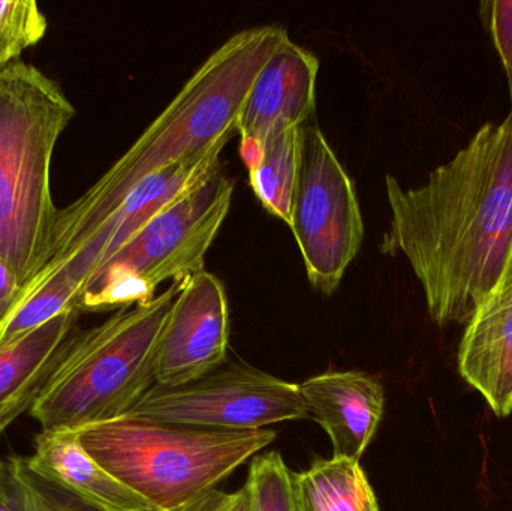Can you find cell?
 <instances>
[{
    "mask_svg": "<svg viewBox=\"0 0 512 511\" xmlns=\"http://www.w3.org/2000/svg\"><path fill=\"white\" fill-rule=\"evenodd\" d=\"M459 371L498 417L512 413V267L466 324Z\"/></svg>",
    "mask_w": 512,
    "mask_h": 511,
    "instance_id": "4fadbf2b",
    "label": "cell"
},
{
    "mask_svg": "<svg viewBox=\"0 0 512 511\" xmlns=\"http://www.w3.org/2000/svg\"><path fill=\"white\" fill-rule=\"evenodd\" d=\"M47 27V18L35 0H0V69L38 44Z\"/></svg>",
    "mask_w": 512,
    "mask_h": 511,
    "instance_id": "d6986e66",
    "label": "cell"
},
{
    "mask_svg": "<svg viewBox=\"0 0 512 511\" xmlns=\"http://www.w3.org/2000/svg\"><path fill=\"white\" fill-rule=\"evenodd\" d=\"M176 511H254L252 510L251 495L248 486L239 491L222 492L219 489L207 492L198 500L192 501L188 506Z\"/></svg>",
    "mask_w": 512,
    "mask_h": 511,
    "instance_id": "7402d4cb",
    "label": "cell"
},
{
    "mask_svg": "<svg viewBox=\"0 0 512 511\" xmlns=\"http://www.w3.org/2000/svg\"><path fill=\"white\" fill-rule=\"evenodd\" d=\"M292 474L279 452L256 456L246 486L254 511H297Z\"/></svg>",
    "mask_w": 512,
    "mask_h": 511,
    "instance_id": "ffe728a7",
    "label": "cell"
},
{
    "mask_svg": "<svg viewBox=\"0 0 512 511\" xmlns=\"http://www.w3.org/2000/svg\"><path fill=\"white\" fill-rule=\"evenodd\" d=\"M233 194L234 180L219 164L99 267L78 299V311L150 302L165 281L203 270L207 252L230 213Z\"/></svg>",
    "mask_w": 512,
    "mask_h": 511,
    "instance_id": "8992f818",
    "label": "cell"
},
{
    "mask_svg": "<svg viewBox=\"0 0 512 511\" xmlns=\"http://www.w3.org/2000/svg\"><path fill=\"white\" fill-rule=\"evenodd\" d=\"M84 449L153 511H176L216 489L273 443L276 431H219L123 416L78 429Z\"/></svg>",
    "mask_w": 512,
    "mask_h": 511,
    "instance_id": "5b68a950",
    "label": "cell"
},
{
    "mask_svg": "<svg viewBox=\"0 0 512 511\" xmlns=\"http://www.w3.org/2000/svg\"><path fill=\"white\" fill-rule=\"evenodd\" d=\"M23 288L18 284L8 264L0 258V324L11 314L14 306L20 300Z\"/></svg>",
    "mask_w": 512,
    "mask_h": 511,
    "instance_id": "603a6c76",
    "label": "cell"
},
{
    "mask_svg": "<svg viewBox=\"0 0 512 511\" xmlns=\"http://www.w3.org/2000/svg\"><path fill=\"white\" fill-rule=\"evenodd\" d=\"M288 38V32L274 24L249 27L213 51L128 152L86 194L59 210L50 260L39 273L65 263L125 195L150 174L221 155L237 132L256 74Z\"/></svg>",
    "mask_w": 512,
    "mask_h": 511,
    "instance_id": "7a4b0ae2",
    "label": "cell"
},
{
    "mask_svg": "<svg viewBox=\"0 0 512 511\" xmlns=\"http://www.w3.org/2000/svg\"><path fill=\"white\" fill-rule=\"evenodd\" d=\"M219 156L209 155L197 161L171 165L141 180L65 263L51 272L41 273L32 282L60 273L78 288L81 296L87 282L98 272L99 267L113 257L150 219L203 182L221 164Z\"/></svg>",
    "mask_w": 512,
    "mask_h": 511,
    "instance_id": "30bf717a",
    "label": "cell"
},
{
    "mask_svg": "<svg viewBox=\"0 0 512 511\" xmlns=\"http://www.w3.org/2000/svg\"><path fill=\"white\" fill-rule=\"evenodd\" d=\"M481 8L510 80L512 77V0L483 2Z\"/></svg>",
    "mask_w": 512,
    "mask_h": 511,
    "instance_id": "44dd1931",
    "label": "cell"
},
{
    "mask_svg": "<svg viewBox=\"0 0 512 511\" xmlns=\"http://www.w3.org/2000/svg\"><path fill=\"white\" fill-rule=\"evenodd\" d=\"M78 311H66L0 347V434L32 410L74 341Z\"/></svg>",
    "mask_w": 512,
    "mask_h": 511,
    "instance_id": "9a60e30c",
    "label": "cell"
},
{
    "mask_svg": "<svg viewBox=\"0 0 512 511\" xmlns=\"http://www.w3.org/2000/svg\"><path fill=\"white\" fill-rule=\"evenodd\" d=\"M125 416L219 431H258L306 419L297 384L246 363H228L191 383L155 384Z\"/></svg>",
    "mask_w": 512,
    "mask_h": 511,
    "instance_id": "ba28073f",
    "label": "cell"
},
{
    "mask_svg": "<svg viewBox=\"0 0 512 511\" xmlns=\"http://www.w3.org/2000/svg\"><path fill=\"white\" fill-rule=\"evenodd\" d=\"M182 279L75 335L30 416L42 431H78L128 414L156 384L162 330Z\"/></svg>",
    "mask_w": 512,
    "mask_h": 511,
    "instance_id": "277c9868",
    "label": "cell"
},
{
    "mask_svg": "<svg viewBox=\"0 0 512 511\" xmlns=\"http://www.w3.org/2000/svg\"><path fill=\"white\" fill-rule=\"evenodd\" d=\"M74 116L62 87L35 66L14 62L0 69V258L21 288L50 260L59 216L51 161Z\"/></svg>",
    "mask_w": 512,
    "mask_h": 511,
    "instance_id": "3957f363",
    "label": "cell"
},
{
    "mask_svg": "<svg viewBox=\"0 0 512 511\" xmlns=\"http://www.w3.org/2000/svg\"><path fill=\"white\" fill-rule=\"evenodd\" d=\"M289 228L310 284L330 296L339 287L364 237L354 183L316 125L300 129V161Z\"/></svg>",
    "mask_w": 512,
    "mask_h": 511,
    "instance_id": "52a82bcc",
    "label": "cell"
},
{
    "mask_svg": "<svg viewBox=\"0 0 512 511\" xmlns=\"http://www.w3.org/2000/svg\"><path fill=\"white\" fill-rule=\"evenodd\" d=\"M297 511H381L360 461L318 459L292 474Z\"/></svg>",
    "mask_w": 512,
    "mask_h": 511,
    "instance_id": "2e32d148",
    "label": "cell"
},
{
    "mask_svg": "<svg viewBox=\"0 0 512 511\" xmlns=\"http://www.w3.org/2000/svg\"><path fill=\"white\" fill-rule=\"evenodd\" d=\"M5 467L11 511H98L36 476L24 458H9Z\"/></svg>",
    "mask_w": 512,
    "mask_h": 511,
    "instance_id": "ac0fdd59",
    "label": "cell"
},
{
    "mask_svg": "<svg viewBox=\"0 0 512 511\" xmlns=\"http://www.w3.org/2000/svg\"><path fill=\"white\" fill-rule=\"evenodd\" d=\"M27 468L45 482L98 511H153L134 491L111 476L68 429L41 431Z\"/></svg>",
    "mask_w": 512,
    "mask_h": 511,
    "instance_id": "5bb4252c",
    "label": "cell"
},
{
    "mask_svg": "<svg viewBox=\"0 0 512 511\" xmlns=\"http://www.w3.org/2000/svg\"><path fill=\"white\" fill-rule=\"evenodd\" d=\"M319 60L306 48L283 41L256 74L240 114V156L248 170L265 138L276 129L301 128L316 105Z\"/></svg>",
    "mask_w": 512,
    "mask_h": 511,
    "instance_id": "8fae6325",
    "label": "cell"
},
{
    "mask_svg": "<svg viewBox=\"0 0 512 511\" xmlns=\"http://www.w3.org/2000/svg\"><path fill=\"white\" fill-rule=\"evenodd\" d=\"M300 129L271 132L262 143L258 162L249 170L251 186L259 203L288 225L300 161Z\"/></svg>",
    "mask_w": 512,
    "mask_h": 511,
    "instance_id": "e0dca14e",
    "label": "cell"
},
{
    "mask_svg": "<svg viewBox=\"0 0 512 511\" xmlns=\"http://www.w3.org/2000/svg\"><path fill=\"white\" fill-rule=\"evenodd\" d=\"M0 511L9 510L8 485H6L5 461L0 459Z\"/></svg>",
    "mask_w": 512,
    "mask_h": 511,
    "instance_id": "cb8c5ba5",
    "label": "cell"
},
{
    "mask_svg": "<svg viewBox=\"0 0 512 511\" xmlns=\"http://www.w3.org/2000/svg\"><path fill=\"white\" fill-rule=\"evenodd\" d=\"M230 309L224 284L206 269L182 279L162 330L156 384L182 386L227 362Z\"/></svg>",
    "mask_w": 512,
    "mask_h": 511,
    "instance_id": "9c48e42d",
    "label": "cell"
},
{
    "mask_svg": "<svg viewBox=\"0 0 512 511\" xmlns=\"http://www.w3.org/2000/svg\"><path fill=\"white\" fill-rule=\"evenodd\" d=\"M384 252H402L438 326L468 324L512 267V125L487 123L418 188L385 179Z\"/></svg>",
    "mask_w": 512,
    "mask_h": 511,
    "instance_id": "6da1fadb",
    "label": "cell"
},
{
    "mask_svg": "<svg viewBox=\"0 0 512 511\" xmlns=\"http://www.w3.org/2000/svg\"><path fill=\"white\" fill-rule=\"evenodd\" d=\"M307 417L330 437L336 458L360 461L384 416V390L364 372H325L298 386Z\"/></svg>",
    "mask_w": 512,
    "mask_h": 511,
    "instance_id": "7c38bea8",
    "label": "cell"
},
{
    "mask_svg": "<svg viewBox=\"0 0 512 511\" xmlns=\"http://www.w3.org/2000/svg\"><path fill=\"white\" fill-rule=\"evenodd\" d=\"M510 92H511V111H510V114H508L507 122H510L512 125V77L510 78Z\"/></svg>",
    "mask_w": 512,
    "mask_h": 511,
    "instance_id": "d4e9b609",
    "label": "cell"
}]
</instances>
